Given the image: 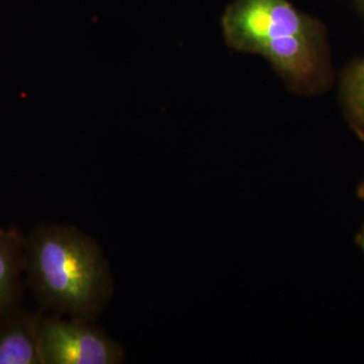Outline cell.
Instances as JSON below:
<instances>
[{
  "instance_id": "6da1fadb",
  "label": "cell",
  "mask_w": 364,
  "mask_h": 364,
  "mask_svg": "<svg viewBox=\"0 0 364 364\" xmlns=\"http://www.w3.org/2000/svg\"><path fill=\"white\" fill-rule=\"evenodd\" d=\"M28 282L44 310L95 322L114 293L109 261L73 226L43 224L25 238Z\"/></svg>"
},
{
  "instance_id": "7a4b0ae2",
  "label": "cell",
  "mask_w": 364,
  "mask_h": 364,
  "mask_svg": "<svg viewBox=\"0 0 364 364\" xmlns=\"http://www.w3.org/2000/svg\"><path fill=\"white\" fill-rule=\"evenodd\" d=\"M222 28L230 47L264 57L291 90L312 95L327 85L323 26L289 0H235Z\"/></svg>"
},
{
  "instance_id": "3957f363",
  "label": "cell",
  "mask_w": 364,
  "mask_h": 364,
  "mask_svg": "<svg viewBox=\"0 0 364 364\" xmlns=\"http://www.w3.org/2000/svg\"><path fill=\"white\" fill-rule=\"evenodd\" d=\"M42 364H119L124 348L95 322L42 315L39 325Z\"/></svg>"
},
{
  "instance_id": "277c9868",
  "label": "cell",
  "mask_w": 364,
  "mask_h": 364,
  "mask_svg": "<svg viewBox=\"0 0 364 364\" xmlns=\"http://www.w3.org/2000/svg\"><path fill=\"white\" fill-rule=\"evenodd\" d=\"M42 314L18 311L0 316V364H42L39 325Z\"/></svg>"
},
{
  "instance_id": "5b68a950",
  "label": "cell",
  "mask_w": 364,
  "mask_h": 364,
  "mask_svg": "<svg viewBox=\"0 0 364 364\" xmlns=\"http://www.w3.org/2000/svg\"><path fill=\"white\" fill-rule=\"evenodd\" d=\"M23 270L25 238L16 230L0 229V316L16 308Z\"/></svg>"
},
{
  "instance_id": "8992f818",
  "label": "cell",
  "mask_w": 364,
  "mask_h": 364,
  "mask_svg": "<svg viewBox=\"0 0 364 364\" xmlns=\"http://www.w3.org/2000/svg\"><path fill=\"white\" fill-rule=\"evenodd\" d=\"M342 93L352 126L364 141V60L355 62L347 69Z\"/></svg>"
},
{
  "instance_id": "52a82bcc",
  "label": "cell",
  "mask_w": 364,
  "mask_h": 364,
  "mask_svg": "<svg viewBox=\"0 0 364 364\" xmlns=\"http://www.w3.org/2000/svg\"><path fill=\"white\" fill-rule=\"evenodd\" d=\"M354 239H355L356 245H358L364 253V224L361 226L360 230H359L358 233L355 235V238Z\"/></svg>"
},
{
  "instance_id": "ba28073f",
  "label": "cell",
  "mask_w": 364,
  "mask_h": 364,
  "mask_svg": "<svg viewBox=\"0 0 364 364\" xmlns=\"http://www.w3.org/2000/svg\"><path fill=\"white\" fill-rule=\"evenodd\" d=\"M358 196L359 200H364V181L358 188Z\"/></svg>"
},
{
  "instance_id": "9c48e42d",
  "label": "cell",
  "mask_w": 364,
  "mask_h": 364,
  "mask_svg": "<svg viewBox=\"0 0 364 364\" xmlns=\"http://www.w3.org/2000/svg\"><path fill=\"white\" fill-rule=\"evenodd\" d=\"M363 4H364V0H363Z\"/></svg>"
}]
</instances>
